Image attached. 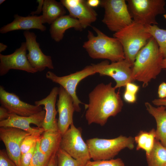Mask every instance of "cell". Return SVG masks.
Returning a JSON list of instances; mask_svg holds the SVG:
<instances>
[{"label":"cell","mask_w":166,"mask_h":166,"mask_svg":"<svg viewBox=\"0 0 166 166\" xmlns=\"http://www.w3.org/2000/svg\"><path fill=\"white\" fill-rule=\"evenodd\" d=\"M112 83L97 85L89 95V102L85 104V117L89 124L95 123L101 126L108 118L120 113L123 103L119 93Z\"/></svg>","instance_id":"obj_1"},{"label":"cell","mask_w":166,"mask_h":166,"mask_svg":"<svg viewBox=\"0 0 166 166\" xmlns=\"http://www.w3.org/2000/svg\"><path fill=\"white\" fill-rule=\"evenodd\" d=\"M164 58L156 42L152 37L136 56L132 68L134 80L142 83L143 87L147 86L160 73Z\"/></svg>","instance_id":"obj_2"},{"label":"cell","mask_w":166,"mask_h":166,"mask_svg":"<svg viewBox=\"0 0 166 166\" xmlns=\"http://www.w3.org/2000/svg\"><path fill=\"white\" fill-rule=\"evenodd\" d=\"M92 27L97 35L89 30L88 40L83 45L90 57L94 59H107L112 62L125 59L122 46L117 39L108 36L96 27Z\"/></svg>","instance_id":"obj_3"},{"label":"cell","mask_w":166,"mask_h":166,"mask_svg":"<svg viewBox=\"0 0 166 166\" xmlns=\"http://www.w3.org/2000/svg\"><path fill=\"white\" fill-rule=\"evenodd\" d=\"M113 36L120 42L124 59L132 67L138 52L152 37L147 31L146 25L133 20L131 24L115 33Z\"/></svg>","instance_id":"obj_4"},{"label":"cell","mask_w":166,"mask_h":166,"mask_svg":"<svg viewBox=\"0 0 166 166\" xmlns=\"http://www.w3.org/2000/svg\"><path fill=\"white\" fill-rule=\"evenodd\" d=\"M134 138L122 135L111 139L93 138L88 139L90 157L94 161L113 159L122 149H133Z\"/></svg>","instance_id":"obj_5"},{"label":"cell","mask_w":166,"mask_h":166,"mask_svg":"<svg viewBox=\"0 0 166 166\" xmlns=\"http://www.w3.org/2000/svg\"><path fill=\"white\" fill-rule=\"evenodd\" d=\"M124 0H101L100 6L104 10L102 22L111 31L117 32L133 22Z\"/></svg>","instance_id":"obj_6"},{"label":"cell","mask_w":166,"mask_h":166,"mask_svg":"<svg viewBox=\"0 0 166 166\" xmlns=\"http://www.w3.org/2000/svg\"><path fill=\"white\" fill-rule=\"evenodd\" d=\"M133 20L146 26L158 25L156 19L159 15L165 14L164 0L126 1Z\"/></svg>","instance_id":"obj_7"},{"label":"cell","mask_w":166,"mask_h":166,"mask_svg":"<svg viewBox=\"0 0 166 166\" xmlns=\"http://www.w3.org/2000/svg\"><path fill=\"white\" fill-rule=\"evenodd\" d=\"M60 148L76 160L79 166H85L91 159L88 145L82 137L81 131L73 123L62 135Z\"/></svg>","instance_id":"obj_8"},{"label":"cell","mask_w":166,"mask_h":166,"mask_svg":"<svg viewBox=\"0 0 166 166\" xmlns=\"http://www.w3.org/2000/svg\"><path fill=\"white\" fill-rule=\"evenodd\" d=\"M91 65L96 73L113 79L116 82L114 86L116 89L125 87L127 83L134 81L132 77V67L125 59L110 64L107 61H105Z\"/></svg>","instance_id":"obj_9"},{"label":"cell","mask_w":166,"mask_h":166,"mask_svg":"<svg viewBox=\"0 0 166 166\" xmlns=\"http://www.w3.org/2000/svg\"><path fill=\"white\" fill-rule=\"evenodd\" d=\"M96 73L91 65L86 66L81 70L62 77L58 76L53 73L48 71L46 73V77L53 82L59 84L65 89L73 99L75 111L80 112L81 109L79 105L82 103L77 95V87L82 80Z\"/></svg>","instance_id":"obj_10"},{"label":"cell","mask_w":166,"mask_h":166,"mask_svg":"<svg viewBox=\"0 0 166 166\" xmlns=\"http://www.w3.org/2000/svg\"><path fill=\"white\" fill-rule=\"evenodd\" d=\"M27 48L25 42L13 53L7 55L0 53V75L7 74L11 69L24 71L35 73L37 71L31 65L27 57Z\"/></svg>","instance_id":"obj_11"},{"label":"cell","mask_w":166,"mask_h":166,"mask_svg":"<svg viewBox=\"0 0 166 166\" xmlns=\"http://www.w3.org/2000/svg\"><path fill=\"white\" fill-rule=\"evenodd\" d=\"M31 134L13 127H0V139L4 144L10 157L17 166H20V147L24 138Z\"/></svg>","instance_id":"obj_12"},{"label":"cell","mask_w":166,"mask_h":166,"mask_svg":"<svg viewBox=\"0 0 166 166\" xmlns=\"http://www.w3.org/2000/svg\"><path fill=\"white\" fill-rule=\"evenodd\" d=\"M25 38L26 45L28 53V60L31 66L37 72L42 71L46 68L54 69L51 57L45 55L36 41V36L33 32L26 30L23 33Z\"/></svg>","instance_id":"obj_13"},{"label":"cell","mask_w":166,"mask_h":166,"mask_svg":"<svg viewBox=\"0 0 166 166\" xmlns=\"http://www.w3.org/2000/svg\"><path fill=\"white\" fill-rule=\"evenodd\" d=\"M45 114L42 110L38 113L28 117L22 116L10 113L8 118L0 121V127H13L18 128L30 134L43 132L42 128Z\"/></svg>","instance_id":"obj_14"},{"label":"cell","mask_w":166,"mask_h":166,"mask_svg":"<svg viewBox=\"0 0 166 166\" xmlns=\"http://www.w3.org/2000/svg\"><path fill=\"white\" fill-rule=\"evenodd\" d=\"M0 103L10 113L22 116L28 117L42 111L41 106L33 105L23 102L13 93L6 91L0 86Z\"/></svg>","instance_id":"obj_15"},{"label":"cell","mask_w":166,"mask_h":166,"mask_svg":"<svg viewBox=\"0 0 166 166\" xmlns=\"http://www.w3.org/2000/svg\"><path fill=\"white\" fill-rule=\"evenodd\" d=\"M57 103L59 115L57 126L62 136L73 123V114L75 110L72 97L61 86L59 87Z\"/></svg>","instance_id":"obj_16"},{"label":"cell","mask_w":166,"mask_h":166,"mask_svg":"<svg viewBox=\"0 0 166 166\" xmlns=\"http://www.w3.org/2000/svg\"><path fill=\"white\" fill-rule=\"evenodd\" d=\"M60 2L68 11L69 15L80 22L83 29L96 21L97 14L85 0H61Z\"/></svg>","instance_id":"obj_17"},{"label":"cell","mask_w":166,"mask_h":166,"mask_svg":"<svg viewBox=\"0 0 166 166\" xmlns=\"http://www.w3.org/2000/svg\"><path fill=\"white\" fill-rule=\"evenodd\" d=\"M59 88L54 87L49 94L45 98L34 102L35 105L44 106L45 114L43 122L42 128L44 131L50 130L59 131L57 120L56 118L57 113L55 108L57 97L58 94Z\"/></svg>","instance_id":"obj_18"},{"label":"cell","mask_w":166,"mask_h":166,"mask_svg":"<svg viewBox=\"0 0 166 166\" xmlns=\"http://www.w3.org/2000/svg\"><path fill=\"white\" fill-rule=\"evenodd\" d=\"M14 19L11 23L4 26L0 29L1 34L18 30L37 29L42 31H45L46 27L43 25L41 15H30L22 17L15 14Z\"/></svg>","instance_id":"obj_19"},{"label":"cell","mask_w":166,"mask_h":166,"mask_svg":"<svg viewBox=\"0 0 166 166\" xmlns=\"http://www.w3.org/2000/svg\"><path fill=\"white\" fill-rule=\"evenodd\" d=\"M71 28L79 31L83 29L77 19L69 15L63 16L51 24L49 31L51 37L55 42H59L63 39L66 30Z\"/></svg>","instance_id":"obj_20"},{"label":"cell","mask_w":166,"mask_h":166,"mask_svg":"<svg viewBox=\"0 0 166 166\" xmlns=\"http://www.w3.org/2000/svg\"><path fill=\"white\" fill-rule=\"evenodd\" d=\"M146 109L155 118L156 123V139L166 147V108L164 106L155 107L148 102L145 103Z\"/></svg>","instance_id":"obj_21"},{"label":"cell","mask_w":166,"mask_h":166,"mask_svg":"<svg viewBox=\"0 0 166 166\" xmlns=\"http://www.w3.org/2000/svg\"><path fill=\"white\" fill-rule=\"evenodd\" d=\"M62 135L59 131H45L42 134L39 148L43 154L51 157L60 148Z\"/></svg>","instance_id":"obj_22"},{"label":"cell","mask_w":166,"mask_h":166,"mask_svg":"<svg viewBox=\"0 0 166 166\" xmlns=\"http://www.w3.org/2000/svg\"><path fill=\"white\" fill-rule=\"evenodd\" d=\"M61 2L55 0H45L41 15L43 24H51L58 18L65 15L66 11Z\"/></svg>","instance_id":"obj_23"},{"label":"cell","mask_w":166,"mask_h":166,"mask_svg":"<svg viewBox=\"0 0 166 166\" xmlns=\"http://www.w3.org/2000/svg\"><path fill=\"white\" fill-rule=\"evenodd\" d=\"M147 166H165L166 165V147L155 140L150 153L146 155Z\"/></svg>","instance_id":"obj_24"},{"label":"cell","mask_w":166,"mask_h":166,"mask_svg":"<svg viewBox=\"0 0 166 166\" xmlns=\"http://www.w3.org/2000/svg\"><path fill=\"white\" fill-rule=\"evenodd\" d=\"M156 136V130L154 129L149 132L141 131L134 138L136 144V150H143L146 155H148L154 146Z\"/></svg>","instance_id":"obj_25"},{"label":"cell","mask_w":166,"mask_h":166,"mask_svg":"<svg viewBox=\"0 0 166 166\" xmlns=\"http://www.w3.org/2000/svg\"><path fill=\"white\" fill-rule=\"evenodd\" d=\"M146 27L148 32L156 42L164 58L166 57V29L160 28L156 25H146Z\"/></svg>","instance_id":"obj_26"},{"label":"cell","mask_w":166,"mask_h":166,"mask_svg":"<svg viewBox=\"0 0 166 166\" xmlns=\"http://www.w3.org/2000/svg\"><path fill=\"white\" fill-rule=\"evenodd\" d=\"M43 132H38L31 134L24 138L21 145V155L26 153L36 144L38 141L40 140L41 136Z\"/></svg>","instance_id":"obj_27"},{"label":"cell","mask_w":166,"mask_h":166,"mask_svg":"<svg viewBox=\"0 0 166 166\" xmlns=\"http://www.w3.org/2000/svg\"><path fill=\"white\" fill-rule=\"evenodd\" d=\"M40 140L37 143L29 166H46L51 157L43 154L40 151L39 148Z\"/></svg>","instance_id":"obj_28"},{"label":"cell","mask_w":166,"mask_h":166,"mask_svg":"<svg viewBox=\"0 0 166 166\" xmlns=\"http://www.w3.org/2000/svg\"><path fill=\"white\" fill-rule=\"evenodd\" d=\"M58 166H79L77 161L59 148L57 152Z\"/></svg>","instance_id":"obj_29"},{"label":"cell","mask_w":166,"mask_h":166,"mask_svg":"<svg viewBox=\"0 0 166 166\" xmlns=\"http://www.w3.org/2000/svg\"><path fill=\"white\" fill-rule=\"evenodd\" d=\"M85 166H125L120 158L88 161Z\"/></svg>","instance_id":"obj_30"},{"label":"cell","mask_w":166,"mask_h":166,"mask_svg":"<svg viewBox=\"0 0 166 166\" xmlns=\"http://www.w3.org/2000/svg\"><path fill=\"white\" fill-rule=\"evenodd\" d=\"M36 145L37 144L26 153L21 155L20 166H29L34 154Z\"/></svg>","instance_id":"obj_31"},{"label":"cell","mask_w":166,"mask_h":166,"mask_svg":"<svg viewBox=\"0 0 166 166\" xmlns=\"http://www.w3.org/2000/svg\"><path fill=\"white\" fill-rule=\"evenodd\" d=\"M0 166H17L3 149L0 150Z\"/></svg>","instance_id":"obj_32"},{"label":"cell","mask_w":166,"mask_h":166,"mask_svg":"<svg viewBox=\"0 0 166 166\" xmlns=\"http://www.w3.org/2000/svg\"><path fill=\"white\" fill-rule=\"evenodd\" d=\"M123 99L127 102L134 103L136 101V95L125 90L123 95Z\"/></svg>","instance_id":"obj_33"},{"label":"cell","mask_w":166,"mask_h":166,"mask_svg":"<svg viewBox=\"0 0 166 166\" xmlns=\"http://www.w3.org/2000/svg\"><path fill=\"white\" fill-rule=\"evenodd\" d=\"M125 87V90L136 95L139 88V86L132 82L127 83Z\"/></svg>","instance_id":"obj_34"},{"label":"cell","mask_w":166,"mask_h":166,"mask_svg":"<svg viewBox=\"0 0 166 166\" xmlns=\"http://www.w3.org/2000/svg\"><path fill=\"white\" fill-rule=\"evenodd\" d=\"M158 94L160 98L166 97V83L163 82L159 86L158 89Z\"/></svg>","instance_id":"obj_35"},{"label":"cell","mask_w":166,"mask_h":166,"mask_svg":"<svg viewBox=\"0 0 166 166\" xmlns=\"http://www.w3.org/2000/svg\"><path fill=\"white\" fill-rule=\"evenodd\" d=\"M10 113L6 108L1 106L0 107V121L7 119L9 117Z\"/></svg>","instance_id":"obj_36"},{"label":"cell","mask_w":166,"mask_h":166,"mask_svg":"<svg viewBox=\"0 0 166 166\" xmlns=\"http://www.w3.org/2000/svg\"><path fill=\"white\" fill-rule=\"evenodd\" d=\"M37 2L38 3L37 9L36 11L31 12L30 14L32 15H35L36 14H39L42 11L44 0H38Z\"/></svg>","instance_id":"obj_37"},{"label":"cell","mask_w":166,"mask_h":166,"mask_svg":"<svg viewBox=\"0 0 166 166\" xmlns=\"http://www.w3.org/2000/svg\"><path fill=\"white\" fill-rule=\"evenodd\" d=\"M153 104L157 106H166V97L163 98L155 99L152 101Z\"/></svg>","instance_id":"obj_38"},{"label":"cell","mask_w":166,"mask_h":166,"mask_svg":"<svg viewBox=\"0 0 166 166\" xmlns=\"http://www.w3.org/2000/svg\"><path fill=\"white\" fill-rule=\"evenodd\" d=\"M57 152L52 156L46 166H58Z\"/></svg>","instance_id":"obj_39"},{"label":"cell","mask_w":166,"mask_h":166,"mask_svg":"<svg viewBox=\"0 0 166 166\" xmlns=\"http://www.w3.org/2000/svg\"><path fill=\"white\" fill-rule=\"evenodd\" d=\"M87 2L88 5L91 7H96L100 6L101 0H88Z\"/></svg>","instance_id":"obj_40"},{"label":"cell","mask_w":166,"mask_h":166,"mask_svg":"<svg viewBox=\"0 0 166 166\" xmlns=\"http://www.w3.org/2000/svg\"><path fill=\"white\" fill-rule=\"evenodd\" d=\"M7 47V46L2 43H0V52L4 51Z\"/></svg>","instance_id":"obj_41"},{"label":"cell","mask_w":166,"mask_h":166,"mask_svg":"<svg viewBox=\"0 0 166 166\" xmlns=\"http://www.w3.org/2000/svg\"><path fill=\"white\" fill-rule=\"evenodd\" d=\"M161 67L162 69L166 70V57L164 58L162 61Z\"/></svg>","instance_id":"obj_42"},{"label":"cell","mask_w":166,"mask_h":166,"mask_svg":"<svg viewBox=\"0 0 166 166\" xmlns=\"http://www.w3.org/2000/svg\"><path fill=\"white\" fill-rule=\"evenodd\" d=\"M5 1V0H0V5L2 4Z\"/></svg>","instance_id":"obj_43"},{"label":"cell","mask_w":166,"mask_h":166,"mask_svg":"<svg viewBox=\"0 0 166 166\" xmlns=\"http://www.w3.org/2000/svg\"><path fill=\"white\" fill-rule=\"evenodd\" d=\"M164 17L166 19V13L163 15Z\"/></svg>","instance_id":"obj_44"},{"label":"cell","mask_w":166,"mask_h":166,"mask_svg":"<svg viewBox=\"0 0 166 166\" xmlns=\"http://www.w3.org/2000/svg\"><path fill=\"white\" fill-rule=\"evenodd\" d=\"M165 166H166V165Z\"/></svg>","instance_id":"obj_45"}]
</instances>
